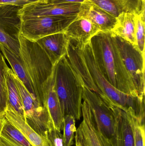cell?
<instances>
[{
  "label": "cell",
  "instance_id": "cell-1",
  "mask_svg": "<svg viewBox=\"0 0 145 146\" xmlns=\"http://www.w3.org/2000/svg\"><path fill=\"white\" fill-rule=\"evenodd\" d=\"M66 56L83 86L97 94L110 107L132 109L140 121L144 123V99L123 93L107 80L94 59L90 40L83 43L69 39Z\"/></svg>",
  "mask_w": 145,
  "mask_h": 146
},
{
  "label": "cell",
  "instance_id": "cell-2",
  "mask_svg": "<svg viewBox=\"0 0 145 146\" xmlns=\"http://www.w3.org/2000/svg\"><path fill=\"white\" fill-rule=\"evenodd\" d=\"M90 43L94 59L107 80L120 92L138 97L120 54L115 34L111 31H100L91 38Z\"/></svg>",
  "mask_w": 145,
  "mask_h": 146
},
{
  "label": "cell",
  "instance_id": "cell-3",
  "mask_svg": "<svg viewBox=\"0 0 145 146\" xmlns=\"http://www.w3.org/2000/svg\"><path fill=\"white\" fill-rule=\"evenodd\" d=\"M54 86L64 116H72L80 120L83 86L66 55L54 65Z\"/></svg>",
  "mask_w": 145,
  "mask_h": 146
},
{
  "label": "cell",
  "instance_id": "cell-4",
  "mask_svg": "<svg viewBox=\"0 0 145 146\" xmlns=\"http://www.w3.org/2000/svg\"><path fill=\"white\" fill-rule=\"evenodd\" d=\"M19 41L20 55L34 87L37 99L41 106L46 107L43 88L52 75L54 66L36 42L20 35Z\"/></svg>",
  "mask_w": 145,
  "mask_h": 146
},
{
  "label": "cell",
  "instance_id": "cell-5",
  "mask_svg": "<svg viewBox=\"0 0 145 146\" xmlns=\"http://www.w3.org/2000/svg\"><path fill=\"white\" fill-rule=\"evenodd\" d=\"M20 17V35L28 40L36 42L44 37L64 32L68 26L77 18V15Z\"/></svg>",
  "mask_w": 145,
  "mask_h": 146
},
{
  "label": "cell",
  "instance_id": "cell-6",
  "mask_svg": "<svg viewBox=\"0 0 145 146\" xmlns=\"http://www.w3.org/2000/svg\"><path fill=\"white\" fill-rule=\"evenodd\" d=\"M82 98L89 106L96 130L111 146H114L115 119L113 111L97 94L84 86Z\"/></svg>",
  "mask_w": 145,
  "mask_h": 146
},
{
  "label": "cell",
  "instance_id": "cell-7",
  "mask_svg": "<svg viewBox=\"0 0 145 146\" xmlns=\"http://www.w3.org/2000/svg\"><path fill=\"white\" fill-rule=\"evenodd\" d=\"M12 75L21 97L26 122L38 134L49 138L48 129L53 126L47 107L41 106L32 97L13 71Z\"/></svg>",
  "mask_w": 145,
  "mask_h": 146
},
{
  "label": "cell",
  "instance_id": "cell-8",
  "mask_svg": "<svg viewBox=\"0 0 145 146\" xmlns=\"http://www.w3.org/2000/svg\"><path fill=\"white\" fill-rule=\"evenodd\" d=\"M120 54L131 76L138 97L144 99L145 93V54L133 45L115 35Z\"/></svg>",
  "mask_w": 145,
  "mask_h": 146
},
{
  "label": "cell",
  "instance_id": "cell-9",
  "mask_svg": "<svg viewBox=\"0 0 145 146\" xmlns=\"http://www.w3.org/2000/svg\"><path fill=\"white\" fill-rule=\"evenodd\" d=\"M21 8L13 5L0 4V45L19 56L21 23L19 10Z\"/></svg>",
  "mask_w": 145,
  "mask_h": 146
},
{
  "label": "cell",
  "instance_id": "cell-10",
  "mask_svg": "<svg viewBox=\"0 0 145 146\" xmlns=\"http://www.w3.org/2000/svg\"><path fill=\"white\" fill-rule=\"evenodd\" d=\"M81 3H55L45 0L33 3L19 10L20 16H52L78 14Z\"/></svg>",
  "mask_w": 145,
  "mask_h": 146
},
{
  "label": "cell",
  "instance_id": "cell-11",
  "mask_svg": "<svg viewBox=\"0 0 145 146\" xmlns=\"http://www.w3.org/2000/svg\"><path fill=\"white\" fill-rule=\"evenodd\" d=\"M82 121L76 131V146H111L95 129L90 108L85 101L82 102Z\"/></svg>",
  "mask_w": 145,
  "mask_h": 146
},
{
  "label": "cell",
  "instance_id": "cell-12",
  "mask_svg": "<svg viewBox=\"0 0 145 146\" xmlns=\"http://www.w3.org/2000/svg\"><path fill=\"white\" fill-rule=\"evenodd\" d=\"M110 108L115 119L113 146H135L133 117L136 115L134 111L132 109L124 111L115 106Z\"/></svg>",
  "mask_w": 145,
  "mask_h": 146
},
{
  "label": "cell",
  "instance_id": "cell-13",
  "mask_svg": "<svg viewBox=\"0 0 145 146\" xmlns=\"http://www.w3.org/2000/svg\"><path fill=\"white\" fill-rule=\"evenodd\" d=\"M44 104L48 111L54 128L63 130L64 116L54 86V66L52 75L43 88Z\"/></svg>",
  "mask_w": 145,
  "mask_h": 146
},
{
  "label": "cell",
  "instance_id": "cell-14",
  "mask_svg": "<svg viewBox=\"0 0 145 146\" xmlns=\"http://www.w3.org/2000/svg\"><path fill=\"white\" fill-rule=\"evenodd\" d=\"M77 16L90 21L101 31H111L116 22V18L88 0L81 3Z\"/></svg>",
  "mask_w": 145,
  "mask_h": 146
},
{
  "label": "cell",
  "instance_id": "cell-15",
  "mask_svg": "<svg viewBox=\"0 0 145 146\" xmlns=\"http://www.w3.org/2000/svg\"><path fill=\"white\" fill-rule=\"evenodd\" d=\"M69 42V38L62 32L44 37L36 42L46 53L54 66L66 55Z\"/></svg>",
  "mask_w": 145,
  "mask_h": 146
},
{
  "label": "cell",
  "instance_id": "cell-16",
  "mask_svg": "<svg viewBox=\"0 0 145 146\" xmlns=\"http://www.w3.org/2000/svg\"><path fill=\"white\" fill-rule=\"evenodd\" d=\"M4 113L7 120L23 135L31 145L53 146L49 138L42 137L33 130L8 104Z\"/></svg>",
  "mask_w": 145,
  "mask_h": 146
},
{
  "label": "cell",
  "instance_id": "cell-17",
  "mask_svg": "<svg viewBox=\"0 0 145 146\" xmlns=\"http://www.w3.org/2000/svg\"><path fill=\"white\" fill-rule=\"evenodd\" d=\"M100 31L97 27L90 21L77 16L63 33L69 39L85 43Z\"/></svg>",
  "mask_w": 145,
  "mask_h": 146
},
{
  "label": "cell",
  "instance_id": "cell-18",
  "mask_svg": "<svg viewBox=\"0 0 145 146\" xmlns=\"http://www.w3.org/2000/svg\"><path fill=\"white\" fill-rule=\"evenodd\" d=\"M0 50L10 64L13 72L22 82L30 94L37 101L34 87L20 56L3 45H0Z\"/></svg>",
  "mask_w": 145,
  "mask_h": 146
},
{
  "label": "cell",
  "instance_id": "cell-19",
  "mask_svg": "<svg viewBox=\"0 0 145 146\" xmlns=\"http://www.w3.org/2000/svg\"><path fill=\"white\" fill-rule=\"evenodd\" d=\"M135 14L122 11L116 18L111 31L116 36L137 46L135 34Z\"/></svg>",
  "mask_w": 145,
  "mask_h": 146
},
{
  "label": "cell",
  "instance_id": "cell-20",
  "mask_svg": "<svg viewBox=\"0 0 145 146\" xmlns=\"http://www.w3.org/2000/svg\"><path fill=\"white\" fill-rule=\"evenodd\" d=\"M12 70L7 65L5 69L7 82L8 104L25 121L24 111L23 108L21 97L16 83L12 75Z\"/></svg>",
  "mask_w": 145,
  "mask_h": 146
},
{
  "label": "cell",
  "instance_id": "cell-21",
  "mask_svg": "<svg viewBox=\"0 0 145 146\" xmlns=\"http://www.w3.org/2000/svg\"><path fill=\"white\" fill-rule=\"evenodd\" d=\"M4 56L0 50V115L5 114L8 104L7 82L5 69L7 63Z\"/></svg>",
  "mask_w": 145,
  "mask_h": 146
},
{
  "label": "cell",
  "instance_id": "cell-22",
  "mask_svg": "<svg viewBox=\"0 0 145 146\" xmlns=\"http://www.w3.org/2000/svg\"><path fill=\"white\" fill-rule=\"evenodd\" d=\"M135 34L137 46L145 54V12L135 14Z\"/></svg>",
  "mask_w": 145,
  "mask_h": 146
},
{
  "label": "cell",
  "instance_id": "cell-23",
  "mask_svg": "<svg viewBox=\"0 0 145 146\" xmlns=\"http://www.w3.org/2000/svg\"><path fill=\"white\" fill-rule=\"evenodd\" d=\"M75 120L72 116H64L63 129L64 146H72L73 145L74 135L77 130Z\"/></svg>",
  "mask_w": 145,
  "mask_h": 146
},
{
  "label": "cell",
  "instance_id": "cell-24",
  "mask_svg": "<svg viewBox=\"0 0 145 146\" xmlns=\"http://www.w3.org/2000/svg\"><path fill=\"white\" fill-rule=\"evenodd\" d=\"M117 18L123 10L114 0H88Z\"/></svg>",
  "mask_w": 145,
  "mask_h": 146
},
{
  "label": "cell",
  "instance_id": "cell-25",
  "mask_svg": "<svg viewBox=\"0 0 145 146\" xmlns=\"http://www.w3.org/2000/svg\"><path fill=\"white\" fill-rule=\"evenodd\" d=\"M123 11L139 14L145 11L143 0H119Z\"/></svg>",
  "mask_w": 145,
  "mask_h": 146
},
{
  "label": "cell",
  "instance_id": "cell-26",
  "mask_svg": "<svg viewBox=\"0 0 145 146\" xmlns=\"http://www.w3.org/2000/svg\"><path fill=\"white\" fill-rule=\"evenodd\" d=\"M3 131L9 135L14 140L24 146H32L31 144L27 140L23 135L14 127L7 120Z\"/></svg>",
  "mask_w": 145,
  "mask_h": 146
},
{
  "label": "cell",
  "instance_id": "cell-27",
  "mask_svg": "<svg viewBox=\"0 0 145 146\" xmlns=\"http://www.w3.org/2000/svg\"><path fill=\"white\" fill-rule=\"evenodd\" d=\"M133 128L135 146H144L145 123L140 122L135 116L133 117Z\"/></svg>",
  "mask_w": 145,
  "mask_h": 146
},
{
  "label": "cell",
  "instance_id": "cell-28",
  "mask_svg": "<svg viewBox=\"0 0 145 146\" xmlns=\"http://www.w3.org/2000/svg\"><path fill=\"white\" fill-rule=\"evenodd\" d=\"M48 138L53 146H64L61 131L52 127L48 129Z\"/></svg>",
  "mask_w": 145,
  "mask_h": 146
},
{
  "label": "cell",
  "instance_id": "cell-29",
  "mask_svg": "<svg viewBox=\"0 0 145 146\" xmlns=\"http://www.w3.org/2000/svg\"><path fill=\"white\" fill-rule=\"evenodd\" d=\"M0 146H24L15 141L3 130L0 136Z\"/></svg>",
  "mask_w": 145,
  "mask_h": 146
},
{
  "label": "cell",
  "instance_id": "cell-30",
  "mask_svg": "<svg viewBox=\"0 0 145 146\" xmlns=\"http://www.w3.org/2000/svg\"><path fill=\"white\" fill-rule=\"evenodd\" d=\"M41 0H0V4L13 5L23 8L26 5Z\"/></svg>",
  "mask_w": 145,
  "mask_h": 146
},
{
  "label": "cell",
  "instance_id": "cell-31",
  "mask_svg": "<svg viewBox=\"0 0 145 146\" xmlns=\"http://www.w3.org/2000/svg\"><path fill=\"white\" fill-rule=\"evenodd\" d=\"M46 1L51 3H80L84 2L85 0H45Z\"/></svg>",
  "mask_w": 145,
  "mask_h": 146
},
{
  "label": "cell",
  "instance_id": "cell-32",
  "mask_svg": "<svg viewBox=\"0 0 145 146\" xmlns=\"http://www.w3.org/2000/svg\"><path fill=\"white\" fill-rule=\"evenodd\" d=\"M7 119L5 117V114L0 115V136L2 133L3 128L7 122Z\"/></svg>",
  "mask_w": 145,
  "mask_h": 146
},
{
  "label": "cell",
  "instance_id": "cell-33",
  "mask_svg": "<svg viewBox=\"0 0 145 146\" xmlns=\"http://www.w3.org/2000/svg\"><path fill=\"white\" fill-rule=\"evenodd\" d=\"M114 1H115L117 3V4L119 5V6H120V7H121V8L122 9V7H121V4H120V2H119V0H114Z\"/></svg>",
  "mask_w": 145,
  "mask_h": 146
}]
</instances>
